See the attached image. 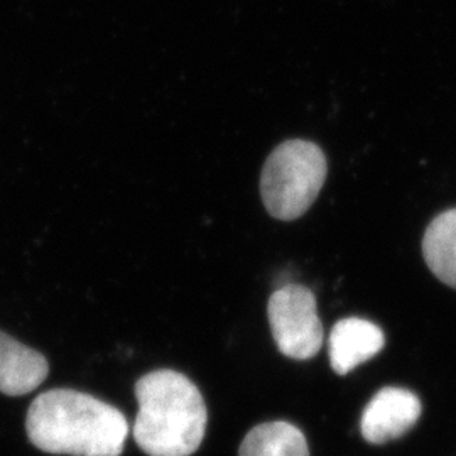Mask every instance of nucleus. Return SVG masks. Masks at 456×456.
Wrapping results in <instances>:
<instances>
[{
	"instance_id": "3",
	"label": "nucleus",
	"mask_w": 456,
	"mask_h": 456,
	"mask_svg": "<svg viewBox=\"0 0 456 456\" xmlns=\"http://www.w3.org/2000/svg\"><path fill=\"white\" fill-rule=\"evenodd\" d=\"M325 181L323 151L310 141H286L271 152L262 169L265 210L277 220H296L310 210Z\"/></svg>"
},
{
	"instance_id": "6",
	"label": "nucleus",
	"mask_w": 456,
	"mask_h": 456,
	"mask_svg": "<svg viewBox=\"0 0 456 456\" xmlns=\"http://www.w3.org/2000/svg\"><path fill=\"white\" fill-rule=\"evenodd\" d=\"M384 333L372 322L346 318L333 326L330 335V362L338 375H346L360 363L374 359L384 348Z\"/></svg>"
},
{
	"instance_id": "9",
	"label": "nucleus",
	"mask_w": 456,
	"mask_h": 456,
	"mask_svg": "<svg viewBox=\"0 0 456 456\" xmlns=\"http://www.w3.org/2000/svg\"><path fill=\"white\" fill-rule=\"evenodd\" d=\"M239 456H310L305 435L286 421L256 426L247 433Z\"/></svg>"
},
{
	"instance_id": "4",
	"label": "nucleus",
	"mask_w": 456,
	"mask_h": 456,
	"mask_svg": "<svg viewBox=\"0 0 456 456\" xmlns=\"http://www.w3.org/2000/svg\"><path fill=\"white\" fill-rule=\"evenodd\" d=\"M269 323L282 355L294 360L314 357L323 345V325L316 297L308 288L288 284L269 297Z\"/></svg>"
},
{
	"instance_id": "1",
	"label": "nucleus",
	"mask_w": 456,
	"mask_h": 456,
	"mask_svg": "<svg viewBox=\"0 0 456 456\" xmlns=\"http://www.w3.org/2000/svg\"><path fill=\"white\" fill-rule=\"evenodd\" d=\"M26 431L37 450L51 455L120 456L129 423L118 409L94 395L54 389L34 399Z\"/></svg>"
},
{
	"instance_id": "8",
	"label": "nucleus",
	"mask_w": 456,
	"mask_h": 456,
	"mask_svg": "<svg viewBox=\"0 0 456 456\" xmlns=\"http://www.w3.org/2000/svg\"><path fill=\"white\" fill-rule=\"evenodd\" d=\"M424 261L431 273L456 289V208L441 213L426 230Z\"/></svg>"
},
{
	"instance_id": "2",
	"label": "nucleus",
	"mask_w": 456,
	"mask_h": 456,
	"mask_svg": "<svg viewBox=\"0 0 456 456\" xmlns=\"http://www.w3.org/2000/svg\"><path fill=\"white\" fill-rule=\"evenodd\" d=\"M134 440L149 456H190L207 431V406L195 384L176 370H154L135 384Z\"/></svg>"
},
{
	"instance_id": "5",
	"label": "nucleus",
	"mask_w": 456,
	"mask_h": 456,
	"mask_svg": "<svg viewBox=\"0 0 456 456\" xmlns=\"http://www.w3.org/2000/svg\"><path fill=\"white\" fill-rule=\"evenodd\" d=\"M421 401L399 387L377 392L362 416V435L372 444H384L404 436L421 418Z\"/></svg>"
},
{
	"instance_id": "7",
	"label": "nucleus",
	"mask_w": 456,
	"mask_h": 456,
	"mask_svg": "<svg viewBox=\"0 0 456 456\" xmlns=\"http://www.w3.org/2000/svg\"><path fill=\"white\" fill-rule=\"evenodd\" d=\"M49 374L46 357L0 331V394L26 395L36 391Z\"/></svg>"
}]
</instances>
